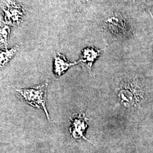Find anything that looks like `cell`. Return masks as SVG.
<instances>
[{"label": "cell", "instance_id": "1", "mask_svg": "<svg viewBox=\"0 0 153 153\" xmlns=\"http://www.w3.org/2000/svg\"><path fill=\"white\" fill-rule=\"evenodd\" d=\"M48 86V82L46 81L33 88L22 89L14 88L13 91L22 101L34 107L43 109L48 120H49V114L46 107Z\"/></svg>", "mask_w": 153, "mask_h": 153}, {"label": "cell", "instance_id": "2", "mask_svg": "<svg viewBox=\"0 0 153 153\" xmlns=\"http://www.w3.org/2000/svg\"><path fill=\"white\" fill-rule=\"evenodd\" d=\"M121 104L126 107H132L140 103L144 98V91L136 82H125L121 83L118 93Z\"/></svg>", "mask_w": 153, "mask_h": 153}, {"label": "cell", "instance_id": "3", "mask_svg": "<svg viewBox=\"0 0 153 153\" xmlns=\"http://www.w3.org/2000/svg\"><path fill=\"white\" fill-rule=\"evenodd\" d=\"M88 119L85 114H78L72 117L71 124L69 131L71 136L76 139L84 138L88 141L85 136V132L88 126Z\"/></svg>", "mask_w": 153, "mask_h": 153}, {"label": "cell", "instance_id": "4", "mask_svg": "<svg viewBox=\"0 0 153 153\" xmlns=\"http://www.w3.org/2000/svg\"><path fill=\"white\" fill-rule=\"evenodd\" d=\"M100 50L96 49L93 47H87L82 50L78 63L81 64L83 68L90 71L94 62L100 56Z\"/></svg>", "mask_w": 153, "mask_h": 153}, {"label": "cell", "instance_id": "5", "mask_svg": "<svg viewBox=\"0 0 153 153\" xmlns=\"http://www.w3.org/2000/svg\"><path fill=\"white\" fill-rule=\"evenodd\" d=\"M109 32L116 36H124L126 33V25L121 16H115L109 17L105 23Z\"/></svg>", "mask_w": 153, "mask_h": 153}, {"label": "cell", "instance_id": "6", "mask_svg": "<svg viewBox=\"0 0 153 153\" xmlns=\"http://www.w3.org/2000/svg\"><path fill=\"white\" fill-rule=\"evenodd\" d=\"M76 62H70L66 60L64 56L57 52L54 57V73L56 76H60L64 74L70 67L74 65Z\"/></svg>", "mask_w": 153, "mask_h": 153}, {"label": "cell", "instance_id": "7", "mask_svg": "<svg viewBox=\"0 0 153 153\" xmlns=\"http://www.w3.org/2000/svg\"><path fill=\"white\" fill-rule=\"evenodd\" d=\"M6 5L5 9V19L6 21L11 23H16L19 22L24 14V11L20 6L15 4H9Z\"/></svg>", "mask_w": 153, "mask_h": 153}, {"label": "cell", "instance_id": "8", "mask_svg": "<svg viewBox=\"0 0 153 153\" xmlns=\"http://www.w3.org/2000/svg\"><path fill=\"white\" fill-rule=\"evenodd\" d=\"M18 50V47L16 45L10 49H6L1 51V68H2L16 55Z\"/></svg>", "mask_w": 153, "mask_h": 153}, {"label": "cell", "instance_id": "9", "mask_svg": "<svg viewBox=\"0 0 153 153\" xmlns=\"http://www.w3.org/2000/svg\"><path fill=\"white\" fill-rule=\"evenodd\" d=\"M10 29L7 26H5L1 30V45L6 47L7 45V42L9 37Z\"/></svg>", "mask_w": 153, "mask_h": 153}, {"label": "cell", "instance_id": "10", "mask_svg": "<svg viewBox=\"0 0 153 153\" xmlns=\"http://www.w3.org/2000/svg\"><path fill=\"white\" fill-rule=\"evenodd\" d=\"M76 5L79 7H84L88 5L93 1V0H76Z\"/></svg>", "mask_w": 153, "mask_h": 153}]
</instances>
